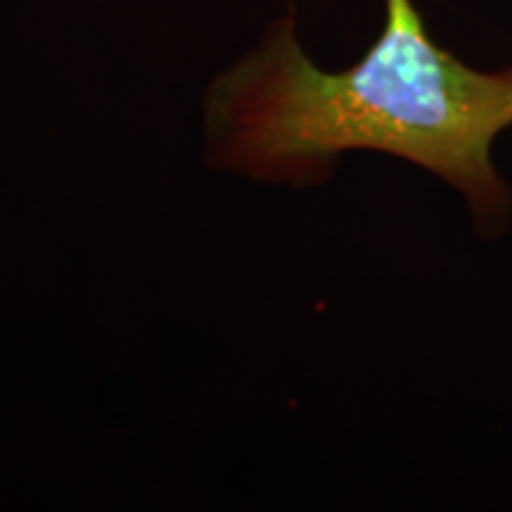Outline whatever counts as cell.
<instances>
[{"mask_svg":"<svg viewBox=\"0 0 512 512\" xmlns=\"http://www.w3.org/2000/svg\"><path fill=\"white\" fill-rule=\"evenodd\" d=\"M512 124V67L477 72L439 48L413 0H387L384 29L354 67L304 53L292 10L211 83L207 159L261 183H318L349 150L401 157L456 185L479 219L508 188L491 143Z\"/></svg>","mask_w":512,"mask_h":512,"instance_id":"obj_1","label":"cell"}]
</instances>
